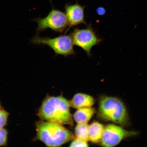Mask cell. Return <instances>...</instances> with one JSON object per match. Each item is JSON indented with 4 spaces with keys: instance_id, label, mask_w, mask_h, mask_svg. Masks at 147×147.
Here are the masks:
<instances>
[{
    "instance_id": "1",
    "label": "cell",
    "mask_w": 147,
    "mask_h": 147,
    "mask_svg": "<svg viewBox=\"0 0 147 147\" xmlns=\"http://www.w3.org/2000/svg\"><path fill=\"white\" fill-rule=\"evenodd\" d=\"M69 101L62 96L47 95L42 102L37 115L41 120L61 125H73L72 115L70 112Z\"/></svg>"
},
{
    "instance_id": "2",
    "label": "cell",
    "mask_w": 147,
    "mask_h": 147,
    "mask_svg": "<svg viewBox=\"0 0 147 147\" xmlns=\"http://www.w3.org/2000/svg\"><path fill=\"white\" fill-rule=\"evenodd\" d=\"M36 139L49 147H58L73 138L71 131L56 123L41 120L36 123Z\"/></svg>"
},
{
    "instance_id": "3",
    "label": "cell",
    "mask_w": 147,
    "mask_h": 147,
    "mask_svg": "<svg viewBox=\"0 0 147 147\" xmlns=\"http://www.w3.org/2000/svg\"><path fill=\"white\" fill-rule=\"evenodd\" d=\"M98 113L104 121H111L121 126L130 124L129 117L125 105L117 97L102 96L99 101Z\"/></svg>"
},
{
    "instance_id": "4",
    "label": "cell",
    "mask_w": 147,
    "mask_h": 147,
    "mask_svg": "<svg viewBox=\"0 0 147 147\" xmlns=\"http://www.w3.org/2000/svg\"><path fill=\"white\" fill-rule=\"evenodd\" d=\"M32 42L36 45L48 46L56 55L67 57L75 54L71 34L61 35L54 38H43L38 36L32 38Z\"/></svg>"
},
{
    "instance_id": "5",
    "label": "cell",
    "mask_w": 147,
    "mask_h": 147,
    "mask_svg": "<svg viewBox=\"0 0 147 147\" xmlns=\"http://www.w3.org/2000/svg\"><path fill=\"white\" fill-rule=\"evenodd\" d=\"M34 21L38 23V33L49 28L58 32L62 33L68 28L69 23L64 13L53 8L46 17L38 18Z\"/></svg>"
},
{
    "instance_id": "6",
    "label": "cell",
    "mask_w": 147,
    "mask_h": 147,
    "mask_svg": "<svg viewBox=\"0 0 147 147\" xmlns=\"http://www.w3.org/2000/svg\"><path fill=\"white\" fill-rule=\"evenodd\" d=\"M74 45L81 48L88 56L91 57V50L93 47L99 45L102 40L96 34L91 24L83 29L74 28L71 34Z\"/></svg>"
},
{
    "instance_id": "7",
    "label": "cell",
    "mask_w": 147,
    "mask_h": 147,
    "mask_svg": "<svg viewBox=\"0 0 147 147\" xmlns=\"http://www.w3.org/2000/svg\"><path fill=\"white\" fill-rule=\"evenodd\" d=\"M138 134L137 131H128L119 125L109 124L104 128L101 145L106 147L115 146L124 139L135 136Z\"/></svg>"
},
{
    "instance_id": "8",
    "label": "cell",
    "mask_w": 147,
    "mask_h": 147,
    "mask_svg": "<svg viewBox=\"0 0 147 147\" xmlns=\"http://www.w3.org/2000/svg\"><path fill=\"white\" fill-rule=\"evenodd\" d=\"M86 6L79 4L78 2L74 4H67L65 6V14L69 23L68 30L73 26L83 24L87 26L84 18V9Z\"/></svg>"
},
{
    "instance_id": "9",
    "label": "cell",
    "mask_w": 147,
    "mask_h": 147,
    "mask_svg": "<svg viewBox=\"0 0 147 147\" xmlns=\"http://www.w3.org/2000/svg\"><path fill=\"white\" fill-rule=\"evenodd\" d=\"M69 102L71 107L78 109L91 107L94 104L95 100L90 95L79 93L75 94L72 100Z\"/></svg>"
},
{
    "instance_id": "10",
    "label": "cell",
    "mask_w": 147,
    "mask_h": 147,
    "mask_svg": "<svg viewBox=\"0 0 147 147\" xmlns=\"http://www.w3.org/2000/svg\"><path fill=\"white\" fill-rule=\"evenodd\" d=\"M95 113L94 108L84 107L78 109L74 115V118L78 124L87 123Z\"/></svg>"
},
{
    "instance_id": "11",
    "label": "cell",
    "mask_w": 147,
    "mask_h": 147,
    "mask_svg": "<svg viewBox=\"0 0 147 147\" xmlns=\"http://www.w3.org/2000/svg\"><path fill=\"white\" fill-rule=\"evenodd\" d=\"M104 127L102 124L94 122L89 125V140L94 143L100 142L102 140Z\"/></svg>"
},
{
    "instance_id": "12",
    "label": "cell",
    "mask_w": 147,
    "mask_h": 147,
    "mask_svg": "<svg viewBox=\"0 0 147 147\" xmlns=\"http://www.w3.org/2000/svg\"><path fill=\"white\" fill-rule=\"evenodd\" d=\"M76 138L88 142L89 138V125L87 123L78 124L75 128Z\"/></svg>"
},
{
    "instance_id": "13",
    "label": "cell",
    "mask_w": 147,
    "mask_h": 147,
    "mask_svg": "<svg viewBox=\"0 0 147 147\" xmlns=\"http://www.w3.org/2000/svg\"><path fill=\"white\" fill-rule=\"evenodd\" d=\"M9 114L6 110H0V128H4L8 122Z\"/></svg>"
},
{
    "instance_id": "14",
    "label": "cell",
    "mask_w": 147,
    "mask_h": 147,
    "mask_svg": "<svg viewBox=\"0 0 147 147\" xmlns=\"http://www.w3.org/2000/svg\"><path fill=\"white\" fill-rule=\"evenodd\" d=\"M8 132L6 129L0 128V146H7Z\"/></svg>"
},
{
    "instance_id": "15",
    "label": "cell",
    "mask_w": 147,
    "mask_h": 147,
    "mask_svg": "<svg viewBox=\"0 0 147 147\" xmlns=\"http://www.w3.org/2000/svg\"><path fill=\"white\" fill-rule=\"evenodd\" d=\"M69 146L70 147H88V146L87 142L81 140L76 138L71 143Z\"/></svg>"
},
{
    "instance_id": "16",
    "label": "cell",
    "mask_w": 147,
    "mask_h": 147,
    "mask_svg": "<svg viewBox=\"0 0 147 147\" xmlns=\"http://www.w3.org/2000/svg\"><path fill=\"white\" fill-rule=\"evenodd\" d=\"M96 12L99 15L103 16L106 13V10L103 7H99L96 9Z\"/></svg>"
},
{
    "instance_id": "17",
    "label": "cell",
    "mask_w": 147,
    "mask_h": 147,
    "mask_svg": "<svg viewBox=\"0 0 147 147\" xmlns=\"http://www.w3.org/2000/svg\"><path fill=\"white\" fill-rule=\"evenodd\" d=\"M2 109L1 103L0 102V110Z\"/></svg>"
}]
</instances>
